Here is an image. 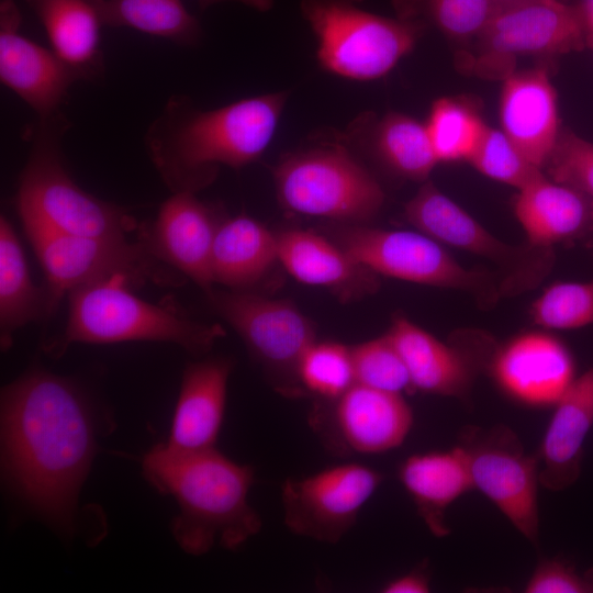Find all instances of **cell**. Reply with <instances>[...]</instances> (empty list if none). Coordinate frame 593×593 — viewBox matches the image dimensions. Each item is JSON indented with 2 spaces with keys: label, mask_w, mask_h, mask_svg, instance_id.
Listing matches in <instances>:
<instances>
[{
  "label": "cell",
  "mask_w": 593,
  "mask_h": 593,
  "mask_svg": "<svg viewBox=\"0 0 593 593\" xmlns=\"http://www.w3.org/2000/svg\"><path fill=\"white\" fill-rule=\"evenodd\" d=\"M425 125L438 163L468 160L485 126L471 107L450 98L433 104Z\"/></svg>",
  "instance_id": "cell-31"
},
{
  "label": "cell",
  "mask_w": 593,
  "mask_h": 593,
  "mask_svg": "<svg viewBox=\"0 0 593 593\" xmlns=\"http://www.w3.org/2000/svg\"><path fill=\"white\" fill-rule=\"evenodd\" d=\"M500 120L511 142L544 171L561 131L556 92L545 70H524L505 77Z\"/></svg>",
  "instance_id": "cell-22"
},
{
  "label": "cell",
  "mask_w": 593,
  "mask_h": 593,
  "mask_svg": "<svg viewBox=\"0 0 593 593\" xmlns=\"http://www.w3.org/2000/svg\"><path fill=\"white\" fill-rule=\"evenodd\" d=\"M23 227L45 275V318L70 290L114 276H125L136 288L182 283L183 276L160 260L142 236L131 240L70 235L36 225Z\"/></svg>",
  "instance_id": "cell-6"
},
{
  "label": "cell",
  "mask_w": 593,
  "mask_h": 593,
  "mask_svg": "<svg viewBox=\"0 0 593 593\" xmlns=\"http://www.w3.org/2000/svg\"><path fill=\"white\" fill-rule=\"evenodd\" d=\"M277 264L276 233L245 214L221 220L212 250L214 284L255 291Z\"/></svg>",
  "instance_id": "cell-26"
},
{
  "label": "cell",
  "mask_w": 593,
  "mask_h": 593,
  "mask_svg": "<svg viewBox=\"0 0 593 593\" xmlns=\"http://www.w3.org/2000/svg\"><path fill=\"white\" fill-rule=\"evenodd\" d=\"M383 478L382 472L359 462L287 478L280 489L283 523L296 536L335 545L355 526Z\"/></svg>",
  "instance_id": "cell-13"
},
{
  "label": "cell",
  "mask_w": 593,
  "mask_h": 593,
  "mask_svg": "<svg viewBox=\"0 0 593 593\" xmlns=\"http://www.w3.org/2000/svg\"><path fill=\"white\" fill-rule=\"evenodd\" d=\"M588 38L580 4L567 0H528L501 8L475 38L478 70L510 74V61L525 55L579 51Z\"/></svg>",
  "instance_id": "cell-14"
},
{
  "label": "cell",
  "mask_w": 593,
  "mask_h": 593,
  "mask_svg": "<svg viewBox=\"0 0 593 593\" xmlns=\"http://www.w3.org/2000/svg\"><path fill=\"white\" fill-rule=\"evenodd\" d=\"M45 291L31 278L20 239L7 216L0 217V340L2 349L24 325L45 317Z\"/></svg>",
  "instance_id": "cell-28"
},
{
  "label": "cell",
  "mask_w": 593,
  "mask_h": 593,
  "mask_svg": "<svg viewBox=\"0 0 593 593\" xmlns=\"http://www.w3.org/2000/svg\"><path fill=\"white\" fill-rule=\"evenodd\" d=\"M553 181L593 198V144L570 130H561L544 168Z\"/></svg>",
  "instance_id": "cell-37"
},
{
  "label": "cell",
  "mask_w": 593,
  "mask_h": 593,
  "mask_svg": "<svg viewBox=\"0 0 593 593\" xmlns=\"http://www.w3.org/2000/svg\"><path fill=\"white\" fill-rule=\"evenodd\" d=\"M213 209L195 193L175 192L160 205L144 239L152 251L204 293L215 284L212 277V250L220 222Z\"/></svg>",
  "instance_id": "cell-19"
},
{
  "label": "cell",
  "mask_w": 593,
  "mask_h": 593,
  "mask_svg": "<svg viewBox=\"0 0 593 593\" xmlns=\"http://www.w3.org/2000/svg\"><path fill=\"white\" fill-rule=\"evenodd\" d=\"M401 355L414 391L468 400L482 373L488 333L463 329L440 340L403 315H395L385 333Z\"/></svg>",
  "instance_id": "cell-16"
},
{
  "label": "cell",
  "mask_w": 593,
  "mask_h": 593,
  "mask_svg": "<svg viewBox=\"0 0 593 593\" xmlns=\"http://www.w3.org/2000/svg\"><path fill=\"white\" fill-rule=\"evenodd\" d=\"M337 224L329 237L378 276L460 291L483 310L492 309L503 298L500 278L492 269L463 267L444 245L417 230Z\"/></svg>",
  "instance_id": "cell-7"
},
{
  "label": "cell",
  "mask_w": 593,
  "mask_h": 593,
  "mask_svg": "<svg viewBox=\"0 0 593 593\" xmlns=\"http://www.w3.org/2000/svg\"><path fill=\"white\" fill-rule=\"evenodd\" d=\"M309 424L332 452L379 455L405 441L414 413L403 394L355 383L337 399L317 400Z\"/></svg>",
  "instance_id": "cell-15"
},
{
  "label": "cell",
  "mask_w": 593,
  "mask_h": 593,
  "mask_svg": "<svg viewBox=\"0 0 593 593\" xmlns=\"http://www.w3.org/2000/svg\"><path fill=\"white\" fill-rule=\"evenodd\" d=\"M430 578L425 566L389 580L381 588L383 593H428Z\"/></svg>",
  "instance_id": "cell-39"
},
{
  "label": "cell",
  "mask_w": 593,
  "mask_h": 593,
  "mask_svg": "<svg viewBox=\"0 0 593 593\" xmlns=\"http://www.w3.org/2000/svg\"><path fill=\"white\" fill-rule=\"evenodd\" d=\"M299 379L305 395L337 399L356 383L350 346L316 339L301 358Z\"/></svg>",
  "instance_id": "cell-32"
},
{
  "label": "cell",
  "mask_w": 593,
  "mask_h": 593,
  "mask_svg": "<svg viewBox=\"0 0 593 593\" xmlns=\"http://www.w3.org/2000/svg\"><path fill=\"white\" fill-rule=\"evenodd\" d=\"M524 592L593 593V568L580 574L562 560L542 558L536 564Z\"/></svg>",
  "instance_id": "cell-38"
},
{
  "label": "cell",
  "mask_w": 593,
  "mask_h": 593,
  "mask_svg": "<svg viewBox=\"0 0 593 593\" xmlns=\"http://www.w3.org/2000/svg\"><path fill=\"white\" fill-rule=\"evenodd\" d=\"M591 44L593 45V37L590 40Z\"/></svg>",
  "instance_id": "cell-43"
},
{
  "label": "cell",
  "mask_w": 593,
  "mask_h": 593,
  "mask_svg": "<svg viewBox=\"0 0 593 593\" xmlns=\"http://www.w3.org/2000/svg\"><path fill=\"white\" fill-rule=\"evenodd\" d=\"M457 445L466 457L473 489L490 500L534 546L539 540V456L528 454L505 425L467 426Z\"/></svg>",
  "instance_id": "cell-12"
},
{
  "label": "cell",
  "mask_w": 593,
  "mask_h": 593,
  "mask_svg": "<svg viewBox=\"0 0 593 593\" xmlns=\"http://www.w3.org/2000/svg\"><path fill=\"white\" fill-rule=\"evenodd\" d=\"M580 7L584 18L588 38L591 40L593 37V0H583Z\"/></svg>",
  "instance_id": "cell-41"
},
{
  "label": "cell",
  "mask_w": 593,
  "mask_h": 593,
  "mask_svg": "<svg viewBox=\"0 0 593 593\" xmlns=\"http://www.w3.org/2000/svg\"><path fill=\"white\" fill-rule=\"evenodd\" d=\"M233 360L211 357L190 362L182 374L168 440L177 451L216 448Z\"/></svg>",
  "instance_id": "cell-21"
},
{
  "label": "cell",
  "mask_w": 593,
  "mask_h": 593,
  "mask_svg": "<svg viewBox=\"0 0 593 593\" xmlns=\"http://www.w3.org/2000/svg\"><path fill=\"white\" fill-rule=\"evenodd\" d=\"M49 40L53 52L86 79L102 74V23L89 0H26Z\"/></svg>",
  "instance_id": "cell-27"
},
{
  "label": "cell",
  "mask_w": 593,
  "mask_h": 593,
  "mask_svg": "<svg viewBox=\"0 0 593 593\" xmlns=\"http://www.w3.org/2000/svg\"><path fill=\"white\" fill-rule=\"evenodd\" d=\"M514 212L533 245L593 243V198L546 175L518 190Z\"/></svg>",
  "instance_id": "cell-23"
},
{
  "label": "cell",
  "mask_w": 593,
  "mask_h": 593,
  "mask_svg": "<svg viewBox=\"0 0 593 593\" xmlns=\"http://www.w3.org/2000/svg\"><path fill=\"white\" fill-rule=\"evenodd\" d=\"M483 373L514 402L542 409L553 406L570 387L575 367L568 347L542 328L496 342Z\"/></svg>",
  "instance_id": "cell-17"
},
{
  "label": "cell",
  "mask_w": 593,
  "mask_h": 593,
  "mask_svg": "<svg viewBox=\"0 0 593 593\" xmlns=\"http://www.w3.org/2000/svg\"><path fill=\"white\" fill-rule=\"evenodd\" d=\"M398 477L427 529L438 538L448 536L447 510L473 489L461 448L456 445L410 455L400 465Z\"/></svg>",
  "instance_id": "cell-25"
},
{
  "label": "cell",
  "mask_w": 593,
  "mask_h": 593,
  "mask_svg": "<svg viewBox=\"0 0 593 593\" xmlns=\"http://www.w3.org/2000/svg\"><path fill=\"white\" fill-rule=\"evenodd\" d=\"M70 123L61 111L27 130L30 150L16 197L23 225L79 236L130 237L141 224L126 209L81 189L68 172L61 142Z\"/></svg>",
  "instance_id": "cell-5"
},
{
  "label": "cell",
  "mask_w": 593,
  "mask_h": 593,
  "mask_svg": "<svg viewBox=\"0 0 593 593\" xmlns=\"http://www.w3.org/2000/svg\"><path fill=\"white\" fill-rule=\"evenodd\" d=\"M273 178L287 210L335 223L365 224L384 202L377 179L340 146L292 154L277 165Z\"/></svg>",
  "instance_id": "cell-9"
},
{
  "label": "cell",
  "mask_w": 593,
  "mask_h": 593,
  "mask_svg": "<svg viewBox=\"0 0 593 593\" xmlns=\"http://www.w3.org/2000/svg\"><path fill=\"white\" fill-rule=\"evenodd\" d=\"M529 314L544 329H574L593 324V281L551 284L532 303Z\"/></svg>",
  "instance_id": "cell-34"
},
{
  "label": "cell",
  "mask_w": 593,
  "mask_h": 593,
  "mask_svg": "<svg viewBox=\"0 0 593 593\" xmlns=\"http://www.w3.org/2000/svg\"><path fill=\"white\" fill-rule=\"evenodd\" d=\"M280 265L295 280L354 302L380 288L379 276L357 261L331 237L310 230L276 233Z\"/></svg>",
  "instance_id": "cell-20"
},
{
  "label": "cell",
  "mask_w": 593,
  "mask_h": 593,
  "mask_svg": "<svg viewBox=\"0 0 593 593\" xmlns=\"http://www.w3.org/2000/svg\"><path fill=\"white\" fill-rule=\"evenodd\" d=\"M350 349L356 383L400 394L414 391L406 366L387 334Z\"/></svg>",
  "instance_id": "cell-35"
},
{
  "label": "cell",
  "mask_w": 593,
  "mask_h": 593,
  "mask_svg": "<svg viewBox=\"0 0 593 593\" xmlns=\"http://www.w3.org/2000/svg\"><path fill=\"white\" fill-rule=\"evenodd\" d=\"M125 276L81 284L70 290L64 331L44 345L58 357L77 343L167 342L193 355L206 354L225 335L219 324L190 318L174 304H154L132 292Z\"/></svg>",
  "instance_id": "cell-4"
},
{
  "label": "cell",
  "mask_w": 593,
  "mask_h": 593,
  "mask_svg": "<svg viewBox=\"0 0 593 593\" xmlns=\"http://www.w3.org/2000/svg\"><path fill=\"white\" fill-rule=\"evenodd\" d=\"M98 419L70 379L32 369L1 391L5 481L57 529L74 527L78 494L97 450Z\"/></svg>",
  "instance_id": "cell-1"
},
{
  "label": "cell",
  "mask_w": 593,
  "mask_h": 593,
  "mask_svg": "<svg viewBox=\"0 0 593 593\" xmlns=\"http://www.w3.org/2000/svg\"><path fill=\"white\" fill-rule=\"evenodd\" d=\"M213 311L240 337L269 385L280 395H305L299 365L316 340V327L292 301L256 291L216 289L205 293Z\"/></svg>",
  "instance_id": "cell-10"
},
{
  "label": "cell",
  "mask_w": 593,
  "mask_h": 593,
  "mask_svg": "<svg viewBox=\"0 0 593 593\" xmlns=\"http://www.w3.org/2000/svg\"><path fill=\"white\" fill-rule=\"evenodd\" d=\"M495 1L499 5V9H501V8H505V7L513 5V4L528 1V0H495Z\"/></svg>",
  "instance_id": "cell-42"
},
{
  "label": "cell",
  "mask_w": 593,
  "mask_h": 593,
  "mask_svg": "<svg viewBox=\"0 0 593 593\" xmlns=\"http://www.w3.org/2000/svg\"><path fill=\"white\" fill-rule=\"evenodd\" d=\"M404 215L417 231L441 245L491 262L500 278L503 298L535 289L555 265L553 248L527 240L523 244L501 240L427 180L406 202Z\"/></svg>",
  "instance_id": "cell-11"
},
{
  "label": "cell",
  "mask_w": 593,
  "mask_h": 593,
  "mask_svg": "<svg viewBox=\"0 0 593 593\" xmlns=\"http://www.w3.org/2000/svg\"><path fill=\"white\" fill-rule=\"evenodd\" d=\"M102 25L130 27L182 46L202 37L200 22L181 0H89Z\"/></svg>",
  "instance_id": "cell-29"
},
{
  "label": "cell",
  "mask_w": 593,
  "mask_h": 593,
  "mask_svg": "<svg viewBox=\"0 0 593 593\" xmlns=\"http://www.w3.org/2000/svg\"><path fill=\"white\" fill-rule=\"evenodd\" d=\"M22 14L14 0L0 2V80L38 118L60 111L70 87L82 74L20 33Z\"/></svg>",
  "instance_id": "cell-18"
},
{
  "label": "cell",
  "mask_w": 593,
  "mask_h": 593,
  "mask_svg": "<svg viewBox=\"0 0 593 593\" xmlns=\"http://www.w3.org/2000/svg\"><path fill=\"white\" fill-rule=\"evenodd\" d=\"M362 0H302L303 16L317 38L328 71L354 80L387 75L415 45L419 26L360 7Z\"/></svg>",
  "instance_id": "cell-8"
},
{
  "label": "cell",
  "mask_w": 593,
  "mask_h": 593,
  "mask_svg": "<svg viewBox=\"0 0 593 593\" xmlns=\"http://www.w3.org/2000/svg\"><path fill=\"white\" fill-rule=\"evenodd\" d=\"M142 467L158 492L176 500L171 533L188 555L202 556L214 546L237 550L260 532L261 517L248 500L255 482L250 465L216 448L177 451L163 443L145 455Z\"/></svg>",
  "instance_id": "cell-3"
},
{
  "label": "cell",
  "mask_w": 593,
  "mask_h": 593,
  "mask_svg": "<svg viewBox=\"0 0 593 593\" xmlns=\"http://www.w3.org/2000/svg\"><path fill=\"white\" fill-rule=\"evenodd\" d=\"M371 138L379 158L405 179L426 181L438 164L426 125L405 114H387Z\"/></svg>",
  "instance_id": "cell-30"
},
{
  "label": "cell",
  "mask_w": 593,
  "mask_h": 593,
  "mask_svg": "<svg viewBox=\"0 0 593 593\" xmlns=\"http://www.w3.org/2000/svg\"><path fill=\"white\" fill-rule=\"evenodd\" d=\"M286 101V92H275L202 110L188 96L172 94L144 134L146 153L171 193H195L215 180L220 166L239 169L264 153Z\"/></svg>",
  "instance_id": "cell-2"
},
{
  "label": "cell",
  "mask_w": 593,
  "mask_h": 593,
  "mask_svg": "<svg viewBox=\"0 0 593 593\" xmlns=\"http://www.w3.org/2000/svg\"><path fill=\"white\" fill-rule=\"evenodd\" d=\"M468 161L482 175L521 190L545 174L533 165L502 130L488 125Z\"/></svg>",
  "instance_id": "cell-33"
},
{
  "label": "cell",
  "mask_w": 593,
  "mask_h": 593,
  "mask_svg": "<svg viewBox=\"0 0 593 593\" xmlns=\"http://www.w3.org/2000/svg\"><path fill=\"white\" fill-rule=\"evenodd\" d=\"M429 19L449 38H477L499 10L495 0H425Z\"/></svg>",
  "instance_id": "cell-36"
},
{
  "label": "cell",
  "mask_w": 593,
  "mask_h": 593,
  "mask_svg": "<svg viewBox=\"0 0 593 593\" xmlns=\"http://www.w3.org/2000/svg\"><path fill=\"white\" fill-rule=\"evenodd\" d=\"M539 449V482L567 490L581 473L584 441L593 427V367L575 378L553 405Z\"/></svg>",
  "instance_id": "cell-24"
},
{
  "label": "cell",
  "mask_w": 593,
  "mask_h": 593,
  "mask_svg": "<svg viewBox=\"0 0 593 593\" xmlns=\"http://www.w3.org/2000/svg\"><path fill=\"white\" fill-rule=\"evenodd\" d=\"M227 1L239 2L258 11H267L273 4V0H197L199 7L202 10H205L211 5Z\"/></svg>",
  "instance_id": "cell-40"
}]
</instances>
